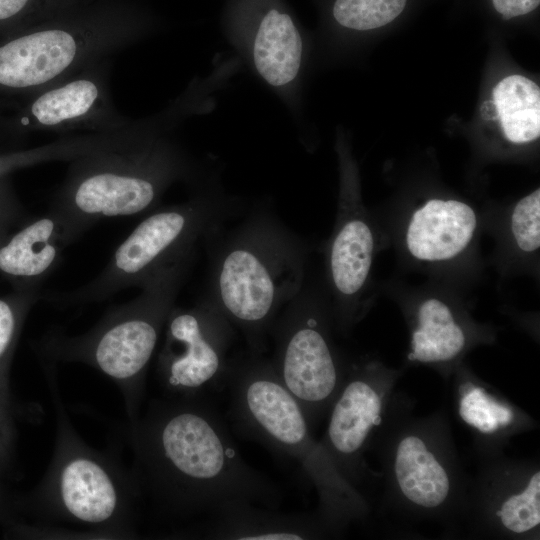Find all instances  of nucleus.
Masks as SVG:
<instances>
[{
    "label": "nucleus",
    "mask_w": 540,
    "mask_h": 540,
    "mask_svg": "<svg viewBox=\"0 0 540 540\" xmlns=\"http://www.w3.org/2000/svg\"><path fill=\"white\" fill-rule=\"evenodd\" d=\"M477 226V214L469 204L432 198L411 212L404 230V246L418 262H448L470 246Z\"/></svg>",
    "instance_id": "18"
},
{
    "label": "nucleus",
    "mask_w": 540,
    "mask_h": 540,
    "mask_svg": "<svg viewBox=\"0 0 540 540\" xmlns=\"http://www.w3.org/2000/svg\"><path fill=\"white\" fill-rule=\"evenodd\" d=\"M409 330V365L436 371L445 382L475 347L493 344L496 330L473 319L459 303L446 296H419L404 307Z\"/></svg>",
    "instance_id": "15"
},
{
    "label": "nucleus",
    "mask_w": 540,
    "mask_h": 540,
    "mask_svg": "<svg viewBox=\"0 0 540 540\" xmlns=\"http://www.w3.org/2000/svg\"><path fill=\"white\" fill-rule=\"evenodd\" d=\"M447 382L453 412L471 435L478 460L505 453L514 436L538 428L530 414L476 375L465 362L456 367Z\"/></svg>",
    "instance_id": "17"
},
{
    "label": "nucleus",
    "mask_w": 540,
    "mask_h": 540,
    "mask_svg": "<svg viewBox=\"0 0 540 540\" xmlns=\"http://www.w3.org/2000/svg\"><path fill=\"white\" fill-rule=\"evenodd\" d=\"M164 328L156 370L167 396L204 397L226 387L234 327L206 296L174 306Z\"/></svg>",
    "instance_id": "10"
},
{
    "label": "nucleus",
    "mask_w": 540,
    "mask_h": 540,
    "mask_svg": "<svg viewBox=\"0 0 540 540\" xmlns=\"http://www.w3.org/2000/svg\"><path fill=\"white\" fill-rule=\"evenodd\" d=\"M15 438L14 412L0 413V480L11 465Z\"/></svg>",
    "instance_id": "25"
},
{
    "label": "nucleus",
    "mask_w": 540,
    "mask_h": 540,
    "mask_svg": "<svg viewBox=\"0 0 540 540\" xmlns=\"http://www.w3.org/2000/svg\"><path fill=\"white\" fill-rule=\"evenodd\" d=\"M119 431L132 449L142 493L168 512L212 514L234 502L277 509L281 502L280 489L243 459L204 397L154 399Z\"/></svg>",
    "instance_id": "1"
},
{
    "label": "nucleus",
    "mask_w": 540,
    "mask_h": 540,
    "mask_svg": "<svg viewBox=\"0 0 540 540\" xmlns=\"http://www.w3.org/2000/svg\"><path fill=\"white\" fill-rule=\"evenodd\" d=\"M516 248L523 254H535L540 248V190L535 189L513 207L509 220Z\"/></svg>",
    "instance_id": "24"
},
{
    "label": "nucleus",
    "mask_w": 540,
    "mask_h": 540,
    "mask_svg": "<svg viewBox=\"0 0 540 540\" xmlns=\"http://www.w3.org/2000/svg\"><path fill=\"white\" fill-rule=\"evenodd\" d=\"M493 6L505 19L525 15L535 10L540 0H492Z\"/></svg>",
    "instance_id": "26"
},
{
    "label": "nucleus",
    "mask_w": 540,
    "mask_h": 540,
    "mask_svg": "<svg viewBox=\"0 0 540 540\" xmlns=\"http://www.w3.org/2000/svg\"><path fill=\"white\" fill-rule=\"evenodd\" d=\"M493 99L504 136L523 144L540 135V89L522 75L502 79L493 90Z\"/></svg>",
    "instance_id": "21"
},
{
    "label": "nucleus",
    "mask_w": 540,
    "mask_h": 540,
    "mask_svg": "<svg viewBox=\"0 0 540 540\" xmlns=\"http://www.w3.org/2000/svg\"><path fill=\"white\" fill-rule=\"evenodd\" d=\"M226 387L235 428L299 466L317 493L316 513L331 537L368 520L369 497L340 474L321 441L313 437L303 409L271 360L251 351L231 359Z\"/></svg>",
    "instance_id": "4"
},
{
    "label": "nucleus",
    "mask_w": 540,
    "mask_h": 540,
    "mask_svg": "<svg viewBox=\"0 0 540 540\" xmlns=\"http://www.w3.org/2000/svg\"><path fill=\"white\" fill-rule=\"evenodd\" d=\"M127 45L117 34L44 27L0 46V85L36 93Z\"/></svg>",
    "instance_id": "13"
},
{
    "label": "nucleus",
    "mask_w": 540,
    "mask_h": 540,
    "mask_svg": "<svg viewBox=\"0 0 540 540\" xmlns=\"http://www.w3.org/2000/svg\"><path fill=\"white\" fill-rule=\"evenodd\" d=\"M42 295L29 291L17 300L0 299V383L9 385V366L24 317Z\"/></svg>",
    "instance_id": "23"
},
{
    "label": "nucleus",
    "mask_w": 540,
    "mask_h": 540,
    "mask_svg": "<svg viewBox=\"0 0 540 540\" xmlns=\"http://www.w3.org/2000/svg\"><path fill=\"white\" fill-rule=\"evenodd\" d=\"M407 0H336L333 16L342 27L366 31L382 27L405 8Z\"/></svg>",
    "instance_id": "22"
},
{
    "label": "nucleus",
    "mask_w": 540,
    "mask_h": 540,
    "mask_svg": "<svg viewBox=\"0 0 540 540\" xmlns=\"http://www.w3.org/2000/svg\"><path fill=\"white\" fill-rule=\"evenodd\" d=\"M107 60L35 93L29 113L21 124H34L43 132L64 133L90 130L111 132L129 123L112 104L108 84Z\"/></svg>",
    "instance_id": "16"
},
{
    "label": "nucleus",
    "mask_w": 540,
    "mask_h": 540,
    "mask_svg": "<svg viewBox=\"0 0 540 540\" xmlns=\"http://www.w3.org/2000/svg\"><path fill=\"white\" fill-rule=\"evenodd\" d=\"M28 0H0V20H5L19 13Z\"/></svg>",
    "instance_id": "27"
},
{
    "label": "nucleus",
    "mask_w": 540,
    "mask_h": 540,
    "mask_svg": "<svg viewBox=\"0 0 540 540\" xmlns=\"http://www.w3.org/2000/svg\"><path fill=\"white\" fill-rule=\"evenodd\" d=\"M206 297L238 328L249 351L266 336L304 286L306 245L268 210H257L210 251Z\"/></svg>",
    "instance_id": "5"
},
{
    "label": "nucleus",
    "mask_w": 540,
    "mask_h": 540,
    "mask_svg": "<svg viewBox=\"0 0 540 540\" xmlns=\"http://www.w3.org/2000/svg\"><path fill=\"white\" fill-rule=\"evenodd\" d=\"M194 256L157 271L138 296L109 308L86 332L67 335L50 329L35 344L38 354L45 362L82 363L101 372L118 387L128 420H135L149 363Z\"/></svg>",
    "instance_id": "7"
},
{
    "label": "nucleus",
    "mask_w": 540,
    "mask_h": 540,
    "mask_svg": "<svg viewBox=\"0 0 540 540\" xmlns=\"http://www.w3.org/2000/svg\"><path fill=\"white\" fill-rule=\"evenodd\" d=\"M190 116L176 99L156 117L104 133L92 150L70 161L48 210L66 247L100 220L148 214L175 182L199 175L172 136Z\"/></svg>",
    "instance_id": "2"
},
{
    "label": "nucleus",
    "mask_w": 540,
    "mask_h": 540,
    "mask_svg": "<svg viewBox=\"0 0 540 540\" xmlns=\"http://www.w3.org/2000/svg\"><path fill=\"white\" fill-rule=\"evenodd\" d=\"M55 368L43 361L56 414L51 462L40 483L14 501L15 510L42 524L71 523L91 535L131 538L136 535V507L142 495L139 480L115 454L90 447L76 432L62 402Z\"/></svg>",
    "instance_id": "6"
},
{
    "label": "nucleus",
    "mask_w": 540,
    "mask_h": 540,
    "mask_svg": "<svg viewBox=\"0 0 540 540\" xmlns=\"http://www.w3.org/2000/svg\"><path fill=\"white\" fill-rule=\"evenodd\" d=\"M190 183L189 199L149 212L92 280L67 292L43 293L42 299L58 307L102 302L121 290L141 287L160 269L196 254L197 244L217 233L240 202L213 174H201Z\"/></svg>",
    "instance_id": "8"
},
{
    "label": "nucleus",
    "mask_w": 540,
    "mask_h": 540,
    "mask_svg": "<svg viewBox=\"0 0 540 540\" xmlns=\"http://www.w3.org/2000/svg\"><path fill=\"white\" fill-rule=\"evenodd\" d=\"M414 406V399L395 390L369 444L381 467V506L405 524L434 522L456 535L470 477L446 411L418 416Z\"/></svg>",
    "instance_id": "3"
},
{
    "label": "nucleus",
    "mask_w": 540,
    "mask_h": 540,
    "mask_svg": "<svg viewBox=\"0 0 540 540\" xmlns=\"http://www.w3.org/2000/svg\"><path fill=\"white\" fill-rule=\"evenodd\" d=\"M378 234L357 191L344 183L327 245L326 273L334 328L348 332L366 312L364 294L378 249Z\"/></svg>",
    "instance_id": "14"
},
{
    "label": "nucleus",
    "mask_w": 540,
    "mask_h": 540,
    "mask_svg": "<svg viewBox=\"0 0 540 540\" xmlns=\"http://www.w3.org/2000/svg\"><path fill=\"white\" fill-rule=\"evenodd\" d=\"M62 228L47 212L27 223L0 247V271L37 290L62 260Z\"/></svg>",
    "instance_id": "20"
},
{
    "label": "nucleus",
    "mask_w": 540,
    "mask_h": 540,
    "mask_svg": "<svg viewBox=\"0 0 540 540\" xmlns=\"http://www.w3.org/2000/svg\"><path fill=\"white\" fill-rule=\"evenodd\" d=\"M405 369L373 357L348 363L327 414V428L320 441L340 474L364 494L362 487L373 475L365 456Z\"/></svg>",
    "instance_id": "11"
},
{
    "label": "nucleus",
    "mask_w": 540,
    "mask_h": 540,
    "mask_svg": "<svg viewBox=\"0 0 540 540\" xmlns=\"http://www.w3.org/2000/svg\"><path fill=\"white\" fill-rule=\"evenodd\" d=\"M14 501H11L3 492L0 486V522L8 525L14 521L15 513Z\"/></svg>",
    "instance_id": "28"
},
{
    "label": "nucleus",
    "mask_w": 540,
    "mask_h": 540,
    "mask_svg": "<svg viewBox=\"0 0 540 540\" xmlns=\"http://www.w3.org/2000/svg\"><path fill=\"white\" fill-rule=\"evenodd\" d=\"M462 526L476 539H539V461L505 453L479 459Z\"/></svg>",
    "instance_id": "12"
},
{
    "label": "nucleus",
    "mask_w": 540,
    "mask_h": 540,
    "mask_svg": "<svg viewBox=\"0 0 540 540\" xmlns=\"http://www.w3.org/2000/svg\"><path fill=\"white\" fill-rule=\"evenodd\" d=\"M330 308L303 288L274 322L273 368L303 409L311 427L325 416L337 396L348 363L332 340Z\"/></svg>",
    "instance_id": "9"
},
{
    "label": "nucleus",
    "mask_w": 540,
    "mask_h": 540,
    "mask_svg": "<svg viewBox=\"0 0 540 540\" xmlns=\"http://www.w3.org/2000/svg\"><path fill=\"white\" fill-rule=\"evenodd\" d=\"M13 411L9 385L0 383V413Z\"/></svg>",
    "instance_id": "29"
},
{
    "label": "nucleus",
    "mask_w": 540,
    "mask_h": 540,
    "mask_svg": "<svg viewBox=\"0 0 540 540\" xmlns=\"http://www.w3.org/2000/svg\"><path fill=\"white\" fill-rule=\"evenodd\" d=\"M205 537L219 540H308L331 537L316 512L282 513L234 502L212 513Z\"/></svg>",
    "instance_id": "19"
}]
</instances>
